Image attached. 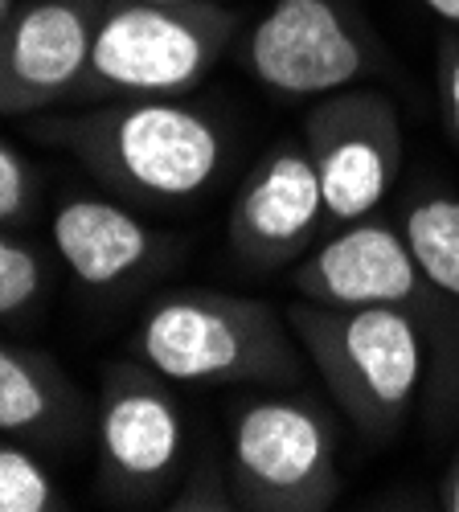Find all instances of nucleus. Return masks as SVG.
I'll return each instance as SVG.
<instances>
[{"instance_id": "f257e3e1", "label": "nucleus", "mask_w": 459, "mask_h": 512, "mask_svg": "<svg viewBox=\"0 0 459 512\" xmlns=\"http://www.w3.org/2000/svg\"><path fill=\"white\" fill-rule=\"evenodd\" d=\"M33 136L70 152L99 185L136 205L197 201L218 185L226 164L222 123L181 95L54 111L33 123Z\"/></svg>"}, {"instance_id": "f03ea898", "label": "nucleus", "mask_w": 459, "mask_h": 512, "mask_svg": "<svg viewBox=\"0 0 459 512\" xmlns=\"http://www.w3.org/2000/svg\"><path fill=\"white\" fill-rule=\"evenodd\" d=\"M132 353L181 386H296L308 361L287 312L214 287L156 295L132 332Z\"/></svg>"}, {"instance_id": "7ed1b4c3", "label": "nucleus", "mask_w": 459, "mask_h": 512, "mask_svg": "<svg viewBox=\"0 0 459 512\" xmlns=\"http://www.w3.org/2000/svg\"><path fill=\"white\" fill-rule=\"evenodd\" d=\"M308 365L345 418L373 443L402 431L427 373V320L406 308H332L300 300L287 308Z\"/></svg>"}, {"instance_id": "20e7f679", "label": "nucleus", "mask_w": 459, "mask_h": 512, "mask_svg": "<svg viewBox=\"0 0 459 512\" xmlns=\"http://www.w3.org/2000/svg\"><path fill=\"white\" fill-rule=\"evenodd\" d=\"M238 13L222 0L160 5V0H107L95 29L91 62L78 103L185 95L234 46Z\"/></svg>"}, {"instance_id": "39448f33", "label": "nucleus", "mask_w": 459, "mask_h": 512, "mask_svg": "<svg viewBox=\"0 0 459 512\" xmlns=\"http://www.w3.org/2000/svg\"><path fill=\"white\" fill-rule=\"evenodd\" d=\"M226 467L246 512H324L341 496L337 431L312 398H246L230 418Z\"/></svg>"}, {"instance_id": "423d86ee", "label": "nucleus", "mask_w": 459, "mask_h": 512, "mask_svg": "<svg viewBox=\"0 0 459 512\" xmlns=\"http://www.w3.org/2000/svg\"><path fill=\"white\" fill-rule=\"evenodd\" d=\"M250 78L279 99H324L382 70V46L345 0H275L242 41Z\"/></svg>"}, {"instance_id": "0eeeda50", "label": "nucleus", "mask_w": 459, "mask_h": 512, "mask_svg": "<svg viewBox=\"0 0 459 512\" xmlns=\"http://www.w3.org/2000/svg\"><path fill=\"white\" fill-rule=\"evenodd\" d=\"M173 381L144 361H115L103 373L95 439L103 488L119 504H164L189 467V431Z\"/></svg>"}, {"instance_id": "6e6552de", "label": "nucleus", "mask_w": 459, "mask_h": 512, "mask_svg": "<svg viewBox=\"0 0 459 512\" xmlns=\"http://www.w3.org/2000/svg\"><path fill=\"white\" fill-rule=\"evenodd\" d=\"M300 136L320 173L328 230L373 218L402 173V123L394 99L369 87L324 95L308 107Z\"/></svg>"}, {"instance_id": "1a4fd4ad", "label": "nucleus", "mask_w": 459, "mask_h": 512, "mask_svg": "<svg viewBox=\"0 0 459 512\" xmlns=\"http://www.w3.org/2000/svg\"><path fill=\"white\" fill-rule=\"evenodd\" d=\"M291 291L332 308H406L427 324L439 320L447 304V295L414 263L402 226L378 218L328 230L291 267Z\"/></svg>"}, {"instance_id": "9d476101", "label": "nucleus", "mask_w": 459, "mask_h": 512, "mask_svg": "<svg viewBox=\"0 0 459 512\" xmlns=\"http://www.w3.org/2000/svg\"><path fill=\"white\" fill-rule=\"evenodd\" d=\"M328 234V209L312 152L300 140H275L230 201L226 242L250 271L296 267Z\"/></svg>"}, {"instance_id": "9b49d317", "label": "nucleus", "mask_w": 459, "mask_h": 512, "mask_svg": "<svg viewBox=\"0 0 459 512\" xmlns=\"http://www.w3.org/2000/svg\"><path fill=\"white\" fill-rule=\"evenodd\" d=\"M107 0H29L0 29V115L46 111L78 91Z\"/></svg>"}, {"instance_id": "f8f14e48", "label": "nucleus", "mask_w": 459, "mask_h": 512, "mask_svg": "<svg viewBox=\"0 0 459 512\" xmlns=\"http://www.w3.org/2000/svg\"><path fill=\"white\" fill-rule=\"evenodd\" d=\"M54 250L70 275L91 291H119L148 271H156L169 254V238L156 234L136 209L111 197H66L50 222Z\"/></svg>"}, {"instance_id": "ddd939ff", "label": "nucleus", "mask_w": 459, "mask_h": 512, "mask_svg": "<svg viewBox=\"0 0 459 512\" xmlns=\"http://www.w3.org/2000/svg\"><path fill=\"white\" fill-rule=\"evenodd\" d=\"M78 394L66 373L33 349H17L0 340V435H46L70 422Z\"/></svg>"}, {"instance_id": "4468645a", "label": "nucleus", "mask_w": 459, "mask_h": 512, "mask_svg": "<svg viewBox=\"0 0 459 512\" xmlns=\"http://www.w3.org/2000/svg\"><path fill=\"white\" fill-rule=\"evenodd\" d=\"M402 234L431 287L459 304V197L439 189L419 193L402 213Z\"/></svg>"}, {"instance_id": "2eb2a0df", "label": "nucleus", "mask_w": 459, "mask_h": 512, "mask_svg": "<svg viewBox=\"0 0 459 512\" xmlns=\"http://www.w3.org/2000/svg\"><path fill=\"white\" fill-rule=\"evenodd\" d=\"M66 508L50 467L25 447L0 443V512H58Z\"/></svg>"}, {"instance_id": "dca6fc26", "label": "nucleus", "mask_w": 459, "mask_h": 512, "mask_svg": "<svg viewBox=\"0 0 459 512\" xmlns=\"http://www.w3.org/2000/svg\"><path fill=\"white\" fill-rule=\"evenodd\" d=\"M160 508H169V512H234L238 500H234L226 459L214 447L193 455L185 476L177 480V488L169 492V500H164Z\"/></svg>"}, {"instance_id": "f3484780", "label": "nucleus", "mask_w": 459, "mask_h": 512, "mask_svg": "<svg viewBox=\"0 0 459 512\" xmlns=\"http://www.w3.org/2000/svg\"><path fill=\"white\" fill-rule=\"evenodd\" d=\"M41 291H46L41 254L0 226V320L25 316L41 300Z\"/></svg>"}, {"instance_id": "a211bd4d", "label": "nucleus", "mask_w": 459, "mask_h": 512, "mask_svg": "<svg viewBox=\"0 0 459 512\" xmlns=\"http://www.w3.org/2000/svg\"><path fill=\"white\" fill-rule=\"evenodd\" d=\"M37 205V173L33 164L9 144L0 140V226L25 222Z\"/></svg>"}, {"instance_id": "6ab92c4d", "label": "nucleus", "mask_w": 459, "mask_h": 512, "mask_svg": "<svg viewBox=\"0 0 459 512\" xmlns=\"http://www.w3.org/2000/svg\"><path fill=\"white\" fill-rule=\"evenodd\" d=\"M435 91H439V111L447 136L459 144V29L443 37L439 62H435Z\"/></svg>"}, {"instance_id": "aec40b11", "label": "nucleus", "mask_w": 459, "mask_h": 512, "mask_svg": "<svg viewBox=\"0 0 459 512\" xmlns=\"http://www.w3.org/2000/svg\"><path fill=\"white\" fill-rule=\"evenodd\" d=\"M439 508H443V512H459V451L451 455L447 472H443V480H439Z\"/></svg>"}, {"instance_id": "412c9836", "label": "nucleus", "mask_w": 459, "mask_h": 512, "mask_svg": "<svg viewBox=\"0 0 459 512\" xmlns=\"http://www.w3.org/2000/svg\"><path fill=\"white\" fill-rule=\"evenodd\" d=\"M423 5L443 21V25H451V29H459V0H423Z\"/></svg>"}, {"instance_id": "4be33fe9", "label": "nucleus", "mask_w": 459, "mask_h": 512, "mask_svg": "<svg viewBox=\"0 0 459 512\" xmlns=\"http://www.w3.org/2000/svg\"><path fill=\"white\" fill-rule=\"evenodd\" d=\"M17 13V0H0V29L9 25V17Z\"/></svg>"}, {"instance_id": "5701e85b", "label": "nucleus", "mask_w": 459, "mask_h": 512, "mask_svg": "<svg viewBox=\"0 0 459 512\" xmlns=\"http://www.w3.org/2000/svg\"><path fill=\"white\" fill-rule=\"evenodd\" d=\"M160 5H197V0H160Z\"/></svg>"}]
</instances>
